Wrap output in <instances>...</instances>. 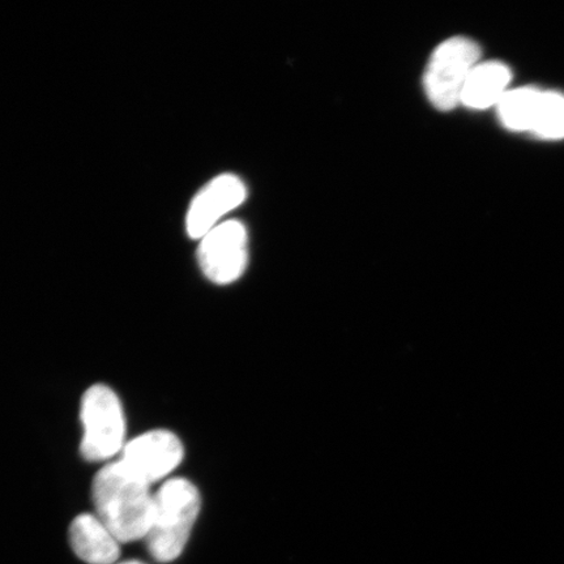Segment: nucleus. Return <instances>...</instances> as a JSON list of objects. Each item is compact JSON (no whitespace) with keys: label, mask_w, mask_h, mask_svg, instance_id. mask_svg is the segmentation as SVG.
<instances>
[{"label":"nucleus","mask_w":564,"mask_h":564,"mask_svg":"<svg viewBox=\"0 0 564 564\" xmlns=\"http://www.w3.org/2000/svg\"><path fill=\"white\" fill-rule=\"evenodd\" d=\"M91 496L96 517L121 544L145 539L153 511L150 485L132 476L117 460L98 471Z\"/></svg>","instance_id":"nucleus-1"},{"label":"nucleus","mask_w":564,"mask_h":564,"mask_svg":"<svg viewBox=\"0 0 564 564\" xmlns=\"http://www.w3.org/2000/svg\"><path fill=\"white\" fill-rule=\"evenodd\" d=\"M69 544L88 564H115L121 555V542L96 514L82 513L69 525Z\"/></svg>","instance_id":"nucleus-8"},{"label":"nucleus","mask_w":564,"mask_h":564,"mask_svg":"<svg viewBox=\"0 0 564 564\" xmlns=\"http://www.w3.org/2000/svg\"><path fill=\"white\" fill-rule=\"evenodd\" d=\"M80 454L87 462H109L126 446V419L118 394L105 384L84 393L80 405Z\"/></svg>","instance_id":"nucleus-3"},{"label":"nucleus","mask_w":564,"mask_h":564,"mask_svg":"<svg viewBox=\"0 0 564 564\" xmlns=\"http://www.w3.org/2000/svg\"><path fill=\"white\" fill-rule=\"evenodd\" d=\"M183 456L185 448L178 436L169 430H151L127 442L118 462L151 486L172 475Z\"/></svg>","instance_id":"nucleus-6"},{"label":"nucleus","mask_w":564,"mask_h":564,"mask_svg":"<svg viewBox=\"0 0 564 564\" xmlns=\"http://www.w3.org/2000/svg\"><path fill=\"white\" fill-rule=\"evenodd\" d=\"M511 70L499 62L478 63L463 90L462 105L484 110L502 101L511 82Z\"/></svg>","instance_id":"nucleus-9"},{"label":"nucleus","mask_w":564,"mask_h":564,"mask_svg":"<svg viewBox=\"0 0 564 564\" xmlns=\"http://www.w3.org/2000/svg\"><path fill=\"white\" fill-rule=\"evenodd\" d=\"M199 490L186 478H171L153 496L150 529L145 535L148 552L160 563L173 562L182 554L197 517Z\"/></svg>","instance_id":"nucleus-2"},{"label":"nucleus","mask_w":564,"mask_h":564,"mask_svg":"<svg viewBox=\"0 0 564 564\" xmlns=\"http://www.w3.org/2000/svg\"><path fill=\"white\" fill-rule=\"evenodd\" d=\"M541 91L535 88H520L507 91L498 104L500 121L512 131L532 132L535 110Z\"/></svg>","instance_id":"nucleus-10"},{"label":"nucleus","mask_w":564,"mask_h":564,"mask_svg":"<svg viewBox=\"0 0 564 564\" xmlns=\"http://www.w3.org/2000/svg\"><path fill=\"white\" fill-rule=\"evenodd\" d=\"M197 260L206 276L218 285L242 276L249 263V237L242 223L224 221L200 239Z\"/></svg>","instance_id":"nucleus-5"},{"label":"nucleus","mask_w":564,"mask_h":564,"mask_svg":"<svg viewBox=\"0 0 564 564\" xmlns=\"http://www.w3.org/2000/svg\"><path fill=\"white\" fill-rule=\"evenodd\" d=\"M247 188L235 174L216 176L202 187L189 204L186 216V231L189 238L202 239L220 220L246 200Z\"/></svg>","instance_id":"nucleus-7"},{"label":"nucleus","mask_w":564,"mask_h":564,"mask_svg":"<svg viewBox=\"0 0 564 564\" xmlns=\"http://www.w3.org/2000/svg\"><path fill=\"white\" fill-rule=\"evenodd\" d=\"M118 564H145V563L140 562V561H127V562H122V563H118Z\"/></svg>","instance_id":"nucleus-12"},{"label":"nucleus","mask_w":564,"mask_h":564,"mask_svg":"<svg viewBox=\"0 0 564 564\" xmlns=\"http://www.w3.org/2000/svg\"><path fill=\"white\" fill-rule=\"evenodd\" d=\"M532 132L545 139L564 138V96L556 91H541Z\"/></svg>","instance_id":"nucleus-11"},{"label":"nucleus","mask_w":564,"mask_h":564,"mask_svg":"<svg viewBox=\"0 0 564 564\" xmlns=\"http://www.w3.org/2000/svg\"><path fill=\"white\" fill-rule=\"evenodd\" d=\"M481 58V48L467 37H453L435 48L423 75L429 101L441 111L462 104L463 90Z\"/></svg>","instance_id":"nucleus-4"}]
</instances>
